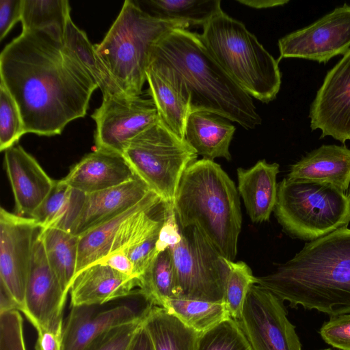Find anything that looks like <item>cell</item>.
I'll return each instance as SVG.
<instances>
[{
    "label": "cell",
    "instance_id": "d6a6232c",
    "mask_svg": "<svg viewBox=\"0 0 350 350\" xmlns=\"http://www.w3.org/2000/svg\"><path fill=\"white\" fill-rule=\"evenodd\" d=\"M152 15L203 27L221 10L220 0H150L144 2Z\"/></svg>",
    "mask_w": 350,
    "mask_h": 350
},
{
    "label": "cell",
    "instance_id": "cb8c5ba5",
    "mask_svg": "<svg viewBox=\"0 0 350 350\" xmlns=\"http://www.w3.org/2000/svg\"><path fill=\"white\" fill-rule=\"evenodd\" d=\"M162 204L161 199L151 191L133 208L79 235L77 273L100 262L111 252L118 230L128 217L140 211L156 208Z\"/></svg>",
    "mask_w": 350,
    "mask_h": 350
},
{
    "label": "cell",
    "instance_id": "f546056e",
    "mask_svg": "<svg viewBox=\"0 0 350 350\" xmlns=\"http://www.w3.org/2000/svg\"><path fill=\"white\" fill-rule=\"evenodd\" d=\"M163 308L199 333L230 318L224 302L172 298L165 302Z\"/></svg>",
    "mask_w": 350,
    "mask_h": 350
},
{
    "label": "cell",
    "instance_id": "1f68e13d",
    "mask_svg": "<svg viewBox=\"0 0 350 350\" xmlns=\"http://www.w3.org/2000/svg\"><path fill=\"white\" fill-rule=\"evenodd\" d=\"M139 288L156 306L176 298L175 277L169 250L159 253L138 278Z\"/></svg>",
    "mask_w": 350,
    "mask_h": 350
},
{
    "label": "cell",
    "instance_id": "277c9868",
    "mask_svg": "<svg viewBox=\"0 0 350 350\" xmlns=\"http://www.w3.org/2000/svg\"><path fill=\"white\" fill-rule=\"evenodd\" d=\"M239 195L219 164L196 160L184 172L173 203L180 228L196 226L222 256L234 261L242 225Z\"/></svg>",
    "mask_w": 350,
    "mask_h": 350
},
{
    "label": "cell",
    "instance_id": "7bdbcfd3",
    "mask_svg": "<svg viewBox=\"0 0 350 350\" xmlns=\"http://www.w3.org/2000/svg\"><path fill=\"white\" fill-rule=\"evenodd\" d=\"M98 262L105 264L111 269L124 275L137 278L133 263L122 251L111 252Z\"/></svg>",
    "mask_w": 350,
    "mask_h": 350
},
{
    "label": "cell",
    "instance_id": "5bb4252c",
    "mask_svg": "<svg viewBox=\"0 0 350 350\" xmlns=\"http://www.w3.org/2000/svg\"><path fill=\"white\" fill-rule=\"evenodd\" d=\"M39 228L30 217L0 209V284L22 312L33 250L35 231Z\"/></svg>",
    "mask_w": 350,
    "mask_h": 350
},
{
    "label": "cell",
    "instance_id": "603a6c76",
    "mask_svg": "<svg viewBox=\"0 0 350 350\" xmlns=\"http://www.w3.org/2000/svg\"><path fill=\"white\" fill-rule=\"evenodd\" d=\"M235 129L231 121L223 116L197 111L191 113L187 118L185 139L203 159L230 160L229 146Z\"/></svg>",
    "mask_w": 350,
    "mask_h": 350
},
{
    "label": "cell",
    "instance_id": "bcb514c9",
    "mask_svg": "<svg viewBox=\"0 0 350 350\" xmlns=\"http://www.w3.org/2000/svg\"><path fill=\"white\" fill-rule=\"evenodd\" d=\"M347 196H348V198H349V202H350V190L349 191V193H348Z\"/></svg>",
    "mask_w": 350,
    "mask_h": 350
},
{
    "label": "cell",
    "instance_id": "44dd1931",
    "mask_svg": "<svg viewBox=\"0 0 350 350\" xmlns=\"http://www.w3.org/2000/svg\"><path fill=\"white\" fill-rule=\"evenodd\" d=\"M280 165L258 161L249 169H237L238 192L247 213L254 223L269 219L278 196L277 175Z\"/></svg>",
    "mask_w": 350,
    "mask_h": 350
},
{
    "label": "cell",
    "instance_id": "52a82bcc",
    "mask_svg": "<svg viewBox=\"0 0 350 350\" xmlns=\"http://www.w3.org/2000/svg\"><path fill=\"white\" fill-rule=\"evenodd\" d=\"M274 213L287 233L310 241L347 227L350 202L332 184L284 178L278 186Z\"/></svg>",
    "mask_w": 350,
    "mask_h": 350
},
{
    "label": "cell",
    "instance_id": "4316f807",
    "mask_svg": "<svg viewBox=\"0 0 350 350\" xmlns=\"http://www.w3.org/2000/svg\"><path fill=\"white\" fill-rule=\"evenodd\" d=\"M146 81L149 94L159 119L175 135L185 139V126L190 114L188 105L172 83L157 70L148 65Z\"/></svg>",
    "mask_w": 350,
    "mask_h": 350
},
{
    "label": "cell",
    "instance_id": "4dcf8cb0",
    "mask_svg": "<svg viewBox=\"0 0 350 350\" xmlns=\"http://www.w3.org/2000/svg\"><path fill=\"white\" fill-rule=\"evenodd\" d=\"M70 18L68 1L23 0L22 31L52 30L63 38Z\"/></svg>",
    "mask_w": 350,
    "mask_h": 350
},
{
    "label": "cell",
    "instance_id": "f1b7e54d",
    "mask_svg": "<svg viewBox=\"0 0 350 350\" xmlns=\"http://www.w3.org/2000/svg\"><path fill=\"white\" fill-rule=\"evenodd\" d=\"M63 43L70 54L94 79L103 97L125 95L118 88L100 60L86 33L70 18L65 27Z\"/></svg>",
    "mask_w": 350,
    "mask_h": 350
},
{
    "label": "cell",
    "instance_id": "7a4b0ae2",
    "mask_svg": "<svg viewBox=\"0 0 350 350\" xmlns=\"http://www.w3.org/2000/svg\"><path fill=\"white\" fill-rule=\"evenodd\" d=\"M148 65L176 89L190 113L212 112L246 129L261 124L252 96L216 62L200 34L183 28L170 30L153 46Z\"/></svg>",
    "mask_w": 350,
    "mask_h": 350
},
{
    "label": "cell",
    "instance_id": "7402d4cb",
    "mask_svg": "<svg viewBox=\"0 0 350 350\" xmlns=\"http://www.w3.org/2000/svg\"><path fill=\"white\" fill-rule=\"evenodd\" d=\"M286 178L329 183L345 192L350 184V149L322 145L292 165Z\"/></svg>",
    "mask_w": 350,
    "mask_h": 350
},
{
    "label": "cell",
    "instance_id": "ac0fdd59",
    "mask_svg": "<svg viewBox=\"0 0 350 350\" xmlns=\"http://www.w3.org/2000/svg\"><path fill=\"white\" fill-rule=\"evenodd\" d=\"M136 178L122 154L96 149L72 166L62 180L89 194L124 184Z\"/></svg>",
    "mask_w": 350,
    "mask_h": 350
},
{
    "label": "cell",
    "instance_id": "8fae6325",
    "mask_svg": "<svg viewBox=\"0 0 350 350\" xmlns=\"http://www.w3.org/2000/svg\"><path fill=\"white\" fill-rule=\"evenodd\" d=\"M237 321L252 350H301L284 301L256 284L250 287Z\"/></svg>",
    "mask_w": 350,
    "mask_h": 350
},
{
    "label": "cell",
    "instance_id": "ee69618b",
    "mask_svg": "<svg viewBox=\"0 0 350 350\" xmlns=\"http://www.w3.org/2000/svg\"><path fill=\"white\" fill-rule=\"evenodd\" d=\"M130 350H154L149 335L143 323L135 336Z\"/></svg>",
    "mask_w": 350,
    "mask_h": 350
},
{
    "label": "cell",
    "instance_id": "d590c367",
    "mask_svg": "<svg viewBox=\"0 0 350 350\" xmlns=\"http://www.w3.org/2000/svg\"><path fill=\"white\" fill-rule=\"evenodd\" d=\"M19 108L9 91L0 84V150L15 146L24 135Z\"/></svg>",
    "mask_w": 350,
    "mask_h": 350
},
{
    "label": "cell",
    "instance_id": "74e56055",
    "mask_svg": "<svg viewBox=\"0 0 350 350\" xmlns=\"http://www.w3.org/2000/svg\"><path fill=\"white\" fill-rule=\"evenodd\" d=\"M320 335L333 347L350 350V313L330 317L321 326Z\"/></svg>",
    "mask_w": 350,
    "mask_h": 350
},
{
    "label": "cell",
    "instance_id": "484cf974",
    "mask_svg": "<svg viewBox=\"0 0 350 350\" xmlns=\"http://www.w3.org/2000/svg\"><path fill=\"white\" fill-rule=\"evenodd\" d=\"M154 350H197L200 333L160 306H153L143 321Z\"/></svg>",
    "mask_w": 350,
    "mask_h": 350
},
{
    "label": "cell",
    "instance_id": "7dc6e473",
    "mask_svg": "<svg viewBox=\"0 0 350 350\" xmlns=\"http://www.w3.org/2000/svg\"><path fill=\"white\" fill-rule=\"evenodd\" d=\"M320 350H333V349H331V348H327V349H320Z\"/></svg>",
    "mask_w": 350,
    "mask_h": 350
},
{
    "label": "cell",
    "instance_id": "9c48e42d",
    "mask_svg": "<svg viewBox=\"0 0 350 350\" xmlns=\"http://www.w3.org/2000/svg\"><path fill=\"white\" fill-rule=\"evenodd\" d=\"M180 232V242L168 248L176 298L224 302L229 273L226 258L196 226Z\"/></svg>",
    "mask_w": 350,
    "mask_h": 350
},
{
    "label": "cell",
    "instance_id": "e0dca14e",
    "mask_svg": "<svg viewBox=\"0 0 350 350\" xmlns=\"http://www.w3.org/2000/svg\"><path fill=\"white\" fill-rule=\"evenodd\" d=\"M4 165L12 187L16 214L31 217L53 189L52 179L22 146L4 151Z\"/></svg>",
    "mask_w": 350,
    "mask_h": 350
},
{
    "label": "cell",
    "instance_id": "8d00e7d4",
    "mask_svg": "<svg viewBox=\"0 0 350 350\" xmlns=\"http://www.w3.org/2000/svg\"><path fill=\"white\" fill-rule=\"evenodd\" d=\"M0 350H27L23 317L17 310L0 312Z\"/></svg>",
    "mask_w": 350,
    "mask_h": 350
},
{
    "label": "cell",
    "instance_id": "4fadbf2b",
    "mask_svg": "<svg viewBox=\"0 0 350 350\" xmlns=\"http://www.w3.org/2000/svg\"><path fill=\"white\" fill-rule=\"evenodd\" d=\"M280 58L327 63L350 49V5L337 7L313 23L278 40Z\"/></svg>",
    "mask_w": 350,
    "mask_h": 350
},
{
    "label": "cell",
    "instance_id": "6da1fadb",
    "mask_svg": "<svg viewBox=\"0 0 350 350\" xmlns=\"http://www.w3.org/2000/svg\"><path fill=\"white\" fill-rule=\"evenodd\" d=\"M1 83L16 101L25 133L59 135L86 115L98 85L52 30L22 31L0 54Z\"/></svg>",
    "mask_w": 350,
    "mask_h": 350
},
{
    "label": "cell",
    "instance_id": "b9f144b4",
    "mask_svg": "<svg viewBox=\"0 0 350 350\" xmlns=\"http://www.w3.org/2000/svg\"><path fill=\"white\" fill-rule=\"evenodd\" d=\"M63 323L37 331L36 350H62Z\"/></svg>",
    "mask_w": 350,
    "mask_h": 350
},
{
    "label": "cell",
    "instance_id": "9a60e30c",
    "mask_svg": "<svg viewBox=\"0 0 350 350\" xmlns=\"http://www.w3.org/2000/svg\"><path fill=\"white\" fill-rule=\"evenodd\" d=\"M310 129L320 138L350 140V49L327 71L310 107Z\"/></svg>",
    "mask_w": 350,
    "mask_h": 350
},
{
    "label": "cell",
    "instance_id": "d4e9b609",
    "mask_svg": "<svg viewBox=\"0 0 350 350\" xmlns=\"http://www.w3.org/2000/svg\"><path fill=\"white\" fill-rule=\"evenodd\" d=\"M86 194L65 184L55 183L49 194L33 212L39 228H57L71 232L83 206Z\"/></svg>",
    "mask_w": 350,
    "mask_h": 350
},
{
    "label": "cell",
    "instance_id": "f6af8a7d",
    "mask_svg": "<svg viewBox=\"0 0 350 350\" xmlns=\"http://www.w3.org/2000/svg\"><path fill=\"white\" fill-rule=\"evenodd\" d=\"M237 1L257 9L281 6L288 3V0H238Z\"/></svg>",
    "mask_w": 350,
    "mask_h": 350
},
{
    "label": "cell",
    "instance_id": "d6986e66",
    "mask_svg": "<svg viewBox=\"0 0 350 350\" xmlns=\"http://www.w3.org/2000/svg\"><path fill=\"white\" fill-rule=\"evenodd\" d=\"M151 191L139 178L105 190L86 194L71 232L79 236L133 208Z\"/></svg>",
    "mask_w": 350,
    "mask_h": 350
},
{
    "label": "cell",
    "instance_id": "30bf717a",
    "mask_svg": "<svg viewBox=\"0 0 350 350\" xmlns=\"http://www.w3.org/2000/svg\"><path fill=\"white\" fill-rule=\"evenodd\" d=\"M153 306L139 288L106 304L71 306L63 328L62 350H91L113 329L144 320Z\"/></svg>",
    "mask_w": 350,
    "mask_h": 350
},
{
    "label": "cell",
    "instance_id": "836d02e7",
    "mask_svg": "<svg viewBox=\"0 0 350 350\" xmlns=\"http://www.w3.org/2000/svg\"><path fill=\"white\" fill-rule=\"evenodd\" d=\"M229 267L224 302L230 318L240 319L247 294L253 284H256L250 267L243 261L234 262L226 259Z\"/></svg>",
    "mask_w": 350,
    "mask_h": 350
},
{
    "label": "cell",
    "instance_id": "e575fe53",
    "mask_svg": "<svg viewBox=\"0 0 350 350\" xmlns=\"http://www.w3.org/2000/svg\"><path fill=\"white\" fill-rule=\"evenodd\" d=\"M197 350H252L238 322L230 318L200 333Z\"/></svg>",
    "mask_w": 350,
    "mask_h": 350
},
{
    "label": "cell",
    "instance_id": "2e32d148",
    "mask_svg": "<svg viewBox=\"0 0 350 350\" xmlns=\"http://www.w3.org/2000/svg\"><path fill=\"white\" fill-rule=\"evenodd\" d=\"M67 294L51 268L42 240L36 235L22 312L36 331L63 323Z\"/></svg>",
    "mask_w": 350,
    "mask_h": 350
},
{
    "label": "cell",
    "instance_id": "ffe728a7",
    "mask_svg": "<svg viewBox=\"0 0 350 350\" xmlns=\"http://www.w3.org/2000/svg\"><path fill=\"white\" fill-rule=\"evenodd\" d=\"M137 278L121 273L102 262L79 271L70 288V306L103 304L127 297L139 288Z\"/></svg>",
    "mask_w": 350,
    "mask_h": 350
},
{
    "label": "cell",
    "instance_id": "3957f363",
    "mask_svg": "<svg viewBox=\"0 0 350 350\" xmlns=\"http://www.w3.org/2000/svg\"><path fill=\"white\" fill-rule=\"evenodd\" d=\"M256 284L291 308L300 305L329 317L350 313V229L306 243L274 271L256 277Z\"/></svg>",
    "mask_w": 350,
    "mask_h": 350
},
{
    "label": "cell",
    "instance_id": "ba28073f",
    "mask_svg": "<svg viewBox=\"0 0 350 350\" xmlns=\"http://www.w3.org/2000/svg\"><path fill=\"white\" fill-rule=\"evenodd\" d=\"M122 155L136 177L163 204L172 206L184 172L198 157L186 139L160 119L133 138Z\"/></svg>",
    "mask_w": 350,
    "mask_h": 350
},
{
    "label": "cell",
    "instance_id": "83f0119b",
    "mask_svg": "<svg viewBox=\"0 0 350 350\" xmlns=\"http://www.w3.org/2000/svg\"><path fill=\"white\" fill-rule=\"evenodd\" d=\"M38 235L47 261L68 295L77 273L79 236L57 228L40 229Z\"/></svg>",
    "mask_w": 350,
    "mask_h": 350
},
{
    "label": "cell",
    "instance_id": "7c38bea8",
    "mask_svg": "<svg viewBox=\"0 0 350 350\" xmlns=\"http://www.w3.org/2000/svg\"><path fill=\"white\" fill-rule=\"evenodd\" d=\"M92 118L95 148L121 154L133 138L159 120L152 98L126 95L103 97Z\"/></svg>",
    "mask_w": 350,
    "mask_h": 350
},
{
    "label": "cell",
    "instance_id": "60d3db41",
    "mask_svg": "<svg viewBox=\"0 0 350 350\" xmlns=\"http://www.w3.org/2000/svg\"><path fill=\"white\" fill-rule=\"evenodd\" d=\"M23 0L0 1V40H2L13 26L21 21Z\"/></svg>",
    "mask_w": 350,
    "mask_h": 350
},
{
    "label": "cell",
    "instance_id": "ab89813d",
    "mask_svg": "<svg viewBox=\"0 0 350 350\" xmlns=\"http://www.w3.org/2000/svg\"><path fill=\"white\" fill-rule=\"evenodd\" d=\"M163 224L156 245L157 253L167 250L180 242V228L172 205L163 204Z\"/></svg>",
    "mask_w": 350,
    "mask_h": 350
},
{
    "label": "cell",
    "instance_id": "8992f818",
    "mask_svg": "<svg viewBox=\"0 0 350 350\" xmlns=\"http://www.w3.org/2000/svg\"><path fill=\"white\" fill-rule=\"evenodd\" d=\"M202 29L200 36L204 45L237 84L264 103L276 98L282 78L278 60L243 23L221 10Z\"/></svg>",
    "mask_w": 350,
    "mask_h": 350
},
{
    "label": "cell",
    "instance_id": "f35d334b",
    "mask_svg": "<svg viewBox=\"0 0 350 350\" xmlns=\"http://www.w3.org/2000/svg\"><path fill=\"white\" fill-rule=\"evenodd\" d=\"M144 320L130 323L113 329L91 350H130L135 336Z\"/></svg>",
    "mask_w": 350,
    "mask_h": 350
},
{
    "label": "cell",
    "instance_id": "5b68a950",
    "mask_svg": "<svg viewBox=\"0 0 350 350\" xmlns=\"http://www.w3.org/2000/svg\"><path fill=\"white\" fill-rule=\"evenodd\" d=\"M189 27L180 21L154 16L126 0L103 40L94 46L121 92L128 96H139L153 46L170 30Z\"/></svg>",
    "mask_w": 350,
    "mask_h": 350
}]
</instances>
